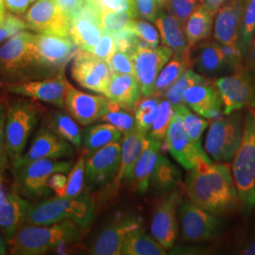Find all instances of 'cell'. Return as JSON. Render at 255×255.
<instances>
[{"label": "cell", "instance_id": "f1b7e54d", "mask_svg": "<svg viewBox=\"0 0 255 255\" xmlns=\"http://www.w3.org/2000/svg\"><path fill=\"white\" fill-rule=\"evenodd\" d=\"M155 22L160 29L163 45L171 49L173 54H182L191 48L180 20L168 14L159 13Z\"/></svg>", "mask_w": 255, "mask_h": 255}, {"label": "cell", "instance_id": "6f0895ef", "mask_svg": "<svg viewBox=\"0 0 255 255\" xmlns=\"http://www.w3.org/2000/svg\"><path fill=\"white\" fill-rule=\"evenodd\" d=\"M239 255H255V238L249 240L240 248Z\"/></svg>", "mask_w": 255, "mask_h": 255}, {"label": "cell", "instance_id": "1f68e13d", "mask_svg": "<svg viewBox=\"0 0 255 255\" xmlns=\"http://www.w3.org/2000/svg\"><path fill=\"white\" fill-rule=\"evenodd\" d=\"M181 179L182 173L180 169L165 156L160 154L155 164L149 185L155 191L164 193L174 189L181 182Z\"/></svg>", "mask_w": 255, "mask_h": 255}, {"label": "cell", "instance_id": "7dc6e473", "mask_svg": "<svg viewBox=\"0 0 255 255\" xmlns=\"http://www.w3.org/2000/svg\"><path fill=\"white\" fill-rule=\"evenodd\" d=\"M131 28L138 37L145 41L150 47L155 48L159 45V34L156 28L149 23L144 21H133Z\"/></svg>", "mask_w": 255, "mask_h": 255}, {"label": "cell", "instance_id": "ab89813d", "mask_svg": "<svg viewBox=\"0 0 255 255\" xmlns=\"http://www.w3.org/2000/svg\"><path fill=\"white\" fill-rule=\"evenodd\" d=\"M255 30V0H246L240 28L239 46L244 58L254 39Z\"/></svg>", "mask_w": 255, "mask_h": 255}, {"label": "cell", "instance_id": "003e7915", "mask_svg": "<svg viewBox=\"0 0 255 255\" xmlns=\"http://www.w3.org/2000/svg\"></svg>", "mask_w": 255, "mask_h": 255}, {"label": "cell", "instance_id": "6125c7cd", "mask_svg": "<svg viewBox=\"0 0 255 255\" xmlns=\"http://www.w3.org/2000/svg\"><path fill=\"white\" fill-rule=\"evenodd\" d=\"M4 185V175H3V168H0V190L3 189Z\"/></svg>", "mask_w": 255, "mask_h": 255}, {"label": "cell", "instance_id": "94428289", "mask_svg": "<svg viewBox=\"0 0 255 255\" xmlns=\"http://www.w3.org/2000/svg\"><path fill=\"white\" fill-rule=\"evenodd\" d=\"M5 4H4V0H0V25L3 23L4 19H5Z\"/></svg>", "mask_w": 255, "mask_h": 255}, {"label": "cell", "instance_id": "91938a15", "mask_svg": "<svg viewBox=\"0 0 255 255\" xmlns=\"http://www.w3.org/2000/svg\"><path fill=\"white\" fill-rule=\"evenodd\" d=\"M7 249H8L7 239L0 231V255H6L7 254Z\"/></svg>", "mask_w": 255, "mask_h": 255}, {"label": "cell", "instance_id": "d4e9b609", "mask_svg": "<svg viewBox=\"0 0 255 255\" xmlns=\"http://www.w3.org/2000/svg\"><path fill=\"white\" fill-rule=\"evenodd\" d=\"M146 138V146L137 160L132 175L128 181L131 188L140 194L146 193L148 189L155 164L163 146V142L150 139L147 136Z\"/></svg>", "mask_w": 255, "mask_h": 255}, {"label": "cell", "instance_id": "f907efd6", "mask_svg": "<svg viewBox=\"0 0 255 255\" xmlns=\"http://www.w3.org/2000/svg\"><path fill=\"white\" fill-rule=\"evenodd\" d=\"M158 0H135L136 12L143 18L153 21L159 14Z\"/></svg>", "mask_w": 255, "mask_h": 255}, {"label": "cell", "instance_id": "7a4b0ae2", "mask_svg": "<svg viewBox=\"0 0 255 255\" xmlns=\"http://www.w3.org/2000/svg\"><path fill=\"white\" fill-rule=\"evenodd\" d=\"M86 229L71 220L50 225L26 224L7 241L8 249L11 255H44L61 244L79 241Z\"/></svg>", "mask_w": 255, "mask_h": 255}, {"label": "cell", "instance_id": "2e32d148", "mask_svg": "<svg viewBox=\"0 0 255 255\" xmlns=\"http://www.w3.org/2000/svg\"><path fill=\"white\" fill-rule=\"evenodd\" d=\"M181 201V193L174 190L160 201L155 208L150 232L152 237L166 250L173 247L177 238L178 221L176 215Z\"/></svg>", "mask_w": 255, "mask_h": 255}, {"label": "cell", "instance_id": "603a6c76", "mask_svg": "<svg viewBox=\"0 0 255 255\" xmlns=\"http://www.w3.org/2000/svg\"><path fill=\"white\" fill-rule=\"evenodd\" d=\"M71 153L72 147L68 141L59 136L54 131L42 128L37 133L30 147L23 155L16 167L39 159H60Z\"/></svg>", "mask_w": 255, "mask_h": 255}, {"label": "cell", "instance_id": "4316f807", "mask_svg": "<svg viewBox=\"0 0 255 255\" xmlns=\"http://www.w3.org/2000/svg\"><path fill=\"white\" fill-rule=\"evenodd\" d=\"M30 204L21 199L17 192H9V195L0 206V231L7 241L16 233L27 215Z\"/></svg>", "mask_w": 255, "mask_h": 255}, {"label": "cell", "instance_id": "9f6ffc18", "mask_svg": "<svg viewBox=\"0 0 255 255\" xmlns=\"http://www.w3.org/2000/svg\"><path fill=\"white\" fill-rule=\"evenodd\" d=\"M246 68L251 73H255V35L246 55Z\"/></svg>", "mask_w": 255, "mask_h": 255}, {"label": "cell", "instance_id": "f5cc1de1", "mask_svg": "<svg viewBox=\"0 0 255 255\" xmlns=\"http://www.w3.org/2000/svg\"><path fill=\"white\" fill-rule=\"evenodd\" d=\"M67 183V177L63 172L52 174L48 179L47 186L56 193L57 196L62 197Z\"/></svg>", "mask_w": 255, "mask_h": 255}, {"label": "cell", "instance_id": "836d02e7", "mask_svg": "<svg viewBox=\"0 0 255 255\" xmlns=\"http://www.w3.org/2000/svg\"><path fill=\"white\" fill-rule=\"evenodd\" d=\"M213 14L204 6L192 12L185 25V34L189 46L208 38L212 30Z\"/></svg>", "mask_w": 255, "mask_h": 255}, {"label": "cell", "instance_id": "03108f58", "mask_svg": "<svg viewBox=\"0 0 255 255\" xmlns=\"http://www.w3.org/2000/svg\"><path fill=\"white\" fill-rule=\"evenodd\" d=\"M199 1H200V2H203V1H204V0H199Z\"/></svg>", "mask_w": 255, "mask_h": 255}, {"label": "cell", "instance_id": "52a82bcc", "mask_svg": "<svg viewBox=\"0 0 255 255\" xmlns=\"http://www.w3.org/2000/svg\"><path fill=\"white\" fill-rule=\"evenodd\" d=\"M223 101V115L228 116L244 107H255V79L244 67L215 82Z\"/></svg>", "mask_w": 255, "mask_h": 255}, {"label": "cell", "instance_id": "6da1fadb", "mask_svg": "<svg viewBox=\"0 0 255 255\" xmlns=\"http://www.w3.org/2000/svg\"><path fill=\"white\" fill-rule=\"evenodd\" d=\"M184 189L192 203L216 216L232 211L239 201L228 164L201 162L186 175Z\"/></svg>", "mask_w": 255, "mask_h": 255}, {"label": "cell", "instance_id": "7c38bea8", "mask_svg": "<svg viewBox=\"0 0 255 255\" xmlns=\"http://www.w3.org/2000/svg\"><path fill=\"white\" fill-rule=\"evenodd\" d=\"M30 66L39 67L34 34L20 31L0 47V72L17 73Z\"/></svg>", "mask_w": 255, "mask_h": 255}, {"label": "cell", "instance_id": "816d5d0a", "mask_svg": "<svg viewBox=\"0 0 255 255\" xmlns=\"http://www.w3.org/2000/svg\"><path fill=\"white\" fill-rule=\"evenodd\" d=\"M5 120L6 116L4 110L0 107V168H5L8 163L9 155L6 148V139H5Z\"/></svg>", "mask_w": 255, "mask_h": 255}, {"label": "cell", "instance_id": "3957f363", "mask_svg": "<svg viewBox=\"0 0 255 255\" xmlns=\"http://www.w3.org/2000/svg\"><path fill=\"white\" fill-rule=\"evenodd\" d=\"M94 217V204L87 196L63 198L57 196L49 200L30 205L24 219V224L50 225L71 220L84 228H88Z\"/></svg>", "mask_w": 255, "mask_h": 255}, {"label": "cell", "instance_id": "8fae6325", "mask_svg": "<svg viewBox=\"0 0 255 255\" xmlns=\"http://www.w3.org/2000/svg\"><path fill=\"white\" fill-rule=\"evenodd\" d=\"M172 54V50L164 46L155 48L147 45L138 46L133 54V62L135 77L143 97L153 94L156 79Z\"/></svg>", "mask_w": 255, "mask_h": 255}, {"label": "cell", "instance_id": "83f0119b", "mask_svg": "<svg viewBox=\"0 0 255 255\" xmlns=\"http://www.w3.org/2000/svg\"><path fill=\"white\" fill-rule=\"evenodd\" d=\"M192 61L199 72L207 76H216L224 70H231L222 46L213 42L201 44L197 48Z\"/></svg>", "mask_w": 255, "mask_h": 255}, {"label": "cell", "instance_id": "8992f818", "mask_svg": "<svg viewBox=\"0 0 255 255\" xmlns=\"http://www.w3.org/2000/svg\"><path fill=\"white\" fill-rule=\"evenodd\" d=\"M35 107L25 101H19L9 107L5 120L6 148L12 165L16 167L24 149L27 146V139L37 123Z\"/></svg>", "mask_w": 255, "mask_h": 255}, {"label": "cell", "instance_id": "d6a6232c", "mask_svg": "<svg viewBox=\"0 0 255 255\" xmlns=\"http://www.w3.org/2000/svg\"><path fill=\"white\" fill-rule=\"evenodd\" d=\"M166 251L154 237H149L141 228L134 231L128 237L122 247L121 255H164Z\"/></svg>", "mask_w": 255, "mask_h": 255}, {"label": "cell", "instance_id": "f35d334b", "mask_svg": "<svg viewBox=\"0 0 255 255\" xmlns=\"http://www.w3.org/2000/svg\"><path fill=\"white\" fill-rule=\"evenodd\" d=\"M173 108L170 102L166 99L162 100L159 106L157 117L149 131L147 132V137L160 142H164L168 128L170 126L171 120L173 118Z\"/></svg>", "mask_w": 255, "mask_h": 255}, {"label": "cell", "instance_id": "e575fe53", "mask_svg": "<svg viewBox=\"0 0 255 255\" xmlns=\"http://www.w3.org/2000/svg\"><path fill=\"white\" fill-rule=\"evenodd\" d=\"M139 100L134 108L136 127L140 131L147 134L157 117L162 98L157 95H150Z\"/></svg>", "mask_w": 255, "mask_h": 255}, {"label": "cell", "instance_id": "cb8c5ba5", "mask_svg": "<svg viewBox=\"0 0 255 255\" xmlns=\"http://www.w3.org/2000/svg\"><path fill=\"white\" fill-rule=\"evenodd\" d=\"M104 95L108 100L119 103L127 111H134L135 105L142 96L134 75L119 73H112L109 85Z\"/></svg>", "mask_w": 255, "mask_h": 255}, {"label": "cell", "instance_id": "d590c367", "mask_svg": "<svg viewBox=\"0 0 255 255\" xmlns=\"http://www.w3.org/2000/svg\"><path fill=\"white\" fill-rule=\"evenodd\" d=\"M206 81H208V79L196 73L192 69H189L169 87V89L165 92L164 98L170 102L173 111H175L182 106L186 105L184 102L183 96L185 91L190 86L206 82Z\"/></svg>", "mask_w": 255, "mask_h": 255}, {"label": "cell", "instance_id": "681fc988", "mask_svg": "<svg viewBox=\"0 0 255 255\" xmlns=\"http://www.w3.org/2000/svg\"><path fill=\"white\" fill-rule=\"evenodd\" d=\"M101 11H136L135 0H98Z\"/></svg>", "mask_w": 255, "mask_h": 255}, {"label": "cell", "instance_id": "8d00e7d4", "mask_svg": "<svg viewBox=\"0 0 255 255\" xmlns=\"http://www.w3.org/2000/svg\"><path fill=\"white\" fill-rule=\"evenodd\" d=\"M52 126L55 132L64 138L76 147H81L82 144V130L77 121L63 112H55L52 115Z\"/></svg>", "mask_w": 255, "mask_h": 255}, {"label": "cell", "instance_id": "bcb514c9", "mask_svg": "<svg viewBox=\"0 0 255 255\" xmlns=\"http://www.w3.org/2000/svg\"><path fill=\"white\" fill-rule=\"evenodd\" d=\"M116 51H117V42H116L115 35L109 31L105 30L101 36V40L94 47L91 53L107 62Z\"/></svg>", "mask_w": 255, "mask_h": 255}, {"label": "cell", "instance_id": "be15d7a7", "mask_svg": "<svg viewBox=\"0 0 255 255\" xmlns=\"http://www.w3.org/2000/svg\"><path fill=\"white\" fill-rule=\"evenodd\" d=\"M158 2L160 3V5H163L164 2H166V0H158Z\"/></svg>", "mask_w": 255, "mask_h": 255}, {"label": "cell", "instance_id": "d6986e66", "mask_svg": "<svg viewBox=\"0 0 255 255\" xmlns=\"http://www.w3.org/2000/svg\"><path fill=\"white\" fill-rule=\"evenodd\" d=\"M121 159L119 142L111 143L90 154L86 160L85 179L89 184L101 185L111 181L119 172Z\"/></svg>", "mask_w": 255, "mask_h": 255}, {"label": "cell", "instance_id": "74e56055", "mask_svg": "<svg viewBox=\"0 0 255 255\" xmlns=\"http://www.w3.org/2000/svg\"><path fill=\"white\" fill-rule=\"evenodd\" d=\"M174 113L177 114L182 119L184 128L191 138L194 145L197 146L198 149L201 152H206L205 149H203L201 146V137L205 128L208 127L209 122L205 119H201L198 116L194 115L187 108L186 105L175 110Z\"/></svg>", "mask_w": 255, "mask_h": 255}, {"label": "cell", "instance_id": "db71d44e", "mask_svg": "<svg viewBox=\"0 0 255 255\" xmlns=\"http://www.w3.org/2000/svg\"><path fill=\"white\" fill-rule=\"evenodd\" d=\"M33 1L34 0H4V4L9 11L20 14L24 12Z\"/></svg>", "mask_w": 255, "mask_h": 255}, {"label": "cell", "instance_id": "9a60e30c", "mask_svg": "<svg viewBox=\"0 0 255 255\" xmlns=\"http://www.w3.org/2000/svg\"><path fill=\"white\" fill-rule=\"evenodd\" d=\"M64 108L80 125L89 126L109 112L110 100L79 91L70 84L64 100Z\"/></svg>", "mask_w": 255, "mask_h": 255}, {"label": "cell", "instance_id": "277c9868", "mask_svg": "<svg viewBox=\"0 0 255 255\" xmlns=\"http://www.w3.org/2000/svg\"><path fill=\"white\" fill-rule=\"evenodd\" d=\"M233 177L238 200L247 209L255 207V108L248 107L244 115L241 144L234 157Z\"/></svg>", "mask_w": 255, "mask_h": 255}, {"label": "cell", "instance_id": "4dcf8cb0", "mask_svg": "<svg viewBox=\"0 0 255 255\" xmlns=\"http://www.w3.org/2000/svg\"><path fill=\"white\" fill-rule=\"evenodd\" d=\"M122 132L110 123H102L87 128L82 135V147L87 154H92L111 143L119 142Z\"/></svg>", "mask_w": 255, "mask_h": 255}, {"label": "cell", "instance_id": "44dd1931", "mask_svg": "<svg viewBox=\"0 0 255 255\" xmlns=\"http://www.w3.org/2000/svg\"><path fill=\"white\" fill-rule=\"evenodd\" d=\"M246 0H229L217 14L214 36L221 45L239 46L240 28Z\"/></svg>", "mask_w": 255, "mask_h": 255}, {"label": "cell", "instance_id": "e7e4bbea", "mask_svg": "<svg viewBox=\"0 0 255 255\" xmlns=\"http://www.w3.org/2000/svg\"><path fill=\"white\" fill-rule=\"evenodd\" d=\"M86 1H90V2H96V3H98V0H86Z\"/></svg>", "mask_w": 255, "mask_h": 255}, {"label": "cell", "instance_id": "ba28073f", "mask_svg": "<svg viewBox=\"0 0 255 255\" xmlns=\"http://www.w3.org/2000/svg\"><path fill=\"white\" fill-rule=\"evenodd\" d=\"M27 27L44 34L69 36L70 18L56 0H38L25 15Z\"/></svg>", "mask_w": 255, "mask_h": 255}, {"label": "cell", "instance_id": "e0dca14e", "mask_svg": "<svg viewBox=\"0 0 255 255\" xmlns=\"http://www.w3.org/2000/svg\"><path fill=\"white\" fill-rule=\"evenodd\" d=\"M70 83L65 79L64 71L59 72L54 78L42 81L21 82L7 85V90L16 95L32 98L34 100L54 104L64 108V100Z\"/></svg>", "mask_w": 255, "mask_h": 255}, {"label": "cell", "instance_id": "484cf974", "mask_svg": "<svg viewBox=\"0 0 255 255\" xmlns=\"http://www.w3.org/2000/svg\"><path fill=\"white\" fill-rule=\"evenodd\" d=\"M146 134L135 128L124 134L121 146V159L119 172L115 178V183L123 181L128 182L137 160L143 152L146 144Z\"/></svg>", "mask_w": 255, "mask_h": 255}, {"label": "cell", "instance_id": "c3c4849f", "mask_svg": "<svg viewBox=\"0 0 255 255\" xmlns=\"http://www.w3.org/2000/svg\"><path fill=\"white\" fill-rule=\"evenodd\" d=\"M25 28H27V24L22 19L10 13L6 14L3 23L0 25V44L5 39L15 35Z\"/></svg>", "mask_w": 255, "mask_h": 255}, {"label": "cell", "instance_id": "f6af8a7d", "mask_svg": "<svg viewBox=\"0 0 255 255\" xmlns=\"http://www.w3.org/2000/svg\"><path fill=\"white\" fill-rule=\"evenodd\" d=\"M169 13L182 22L189 18L192 12L198 8L196 0H166Z\"/></svg>", "mask_w": 255, "mask_h": 255}, {"label": "cell", "instance_id": "5bb4252c", "mask_svg": "<svg viewBox=\"0 0 255 255\" xmlns=\"http://www.w3.org/2000/svg\"><path fill=\"white\" fill-rule=\"evenodd\" d=\"M34 46L38 66L59 71H64V66L78 52V46L70 37L34 34Z\"/></svg>", "mask_w": 255, "mask_h": 255}, {"label": "cell", "instance_id": "7402d4cb", "mask_svg": "<svg viewBox=\"0 0 255 255\" xmlns=\"http://www.w3.org/2000/svg\"><path fill=\"white\" fill-rule=\"evenodd\" d=\"M183 99L186 106L205 119H219L223 115V101L216 84L209 80L190 86Z\"/></svg>", "mask_w": 255, "mask_h": 255}, {"label": "cell", "instance_id": "f546056e", "mask_svg": "<svg viewBox=\"0 0 255 255\" xmlns=\"http://www.w3.org/2000/svg\"><path fill=\"white\" fill-rule=\"evenodd\" d=\"M193 65L191 50H187L182 54H172L171 60L159 73L155 82L153 94L164 98L165 92L177 82Z\"/></svg>", "mask_w": 255, "mask_h": 255}, {"label": "cell", "instance_id": "4fadbf2b", "mask_svg": "<svg viewBox=\"0 0 255 255\" xmlns=\"http://www.w3.org/2000/svg\"><path fill=\"white\" fill-rule=\"evenodd\" d=\"M164 142L174 159L187 170L195 168L201 162L212 164L207 153L201 152L194 145L184 128L182 119L175 113Z\"/></svg>", "mask_w": 255, "mask_h": 255}, {"label": "cell", "instance_id": "30bf717a", "mask_svg": "<svg viewBox=\"0 0 255 255\" xmlns=\"http://www.w3.org/2000/svg\"><path fill=\"white\" fill-rule=\"evenodd\" d=\"M71 75L83 88L104 94L111 81L112 70L106 61L81 49L75 55Z\"/></svg>", "mask_w": 255, "mask_h": 255}, {"label": "cell", "instance_id": "9c48e42d", "mask_svg": "<svg viewBox=\"0 0 255 255\" xmlns=\"http://www.w3.org/2000/svg\"><path fill=\"white\" fill-rule=\"evenodd\" d=\"M182 237L190 242L208 240L218 235L220 219L216 215L195 205L191 201L181 203L178 207Z\"/></svg>", "mask_w": 255, "mask_h": 255}, {"label": "cell", "instance_id": "ffe728a7", "mask_svg": "<svg viewBox=\"0 0 255 255\" xmlns=\"http://www.w3.org/2000/svg\"><path fill=\"white\" fill-rule=\"evenodd\" d=\"M141 228V220L136 217H123L117 219L97 237L92 247V255H121L122 247L128 237Z\"/></svg>", "mask_w": 255, "mask_h": 255}, {"label": "cell", "instance_id": "7bdbcfd3", "mask_svg": "<svg viewBox=\"0 0 255 255\" xmlns=\"http://www.w3.org/2000/svg\"><path fill=\"white\" fill-rule=\"evenodd\" d=\"M85 166L86 159L84 156H81L70 170L65 189L62 195L63 198H76L81 195L85 179Z\"/></svg>", "mask_w": 255, "mask_h": 255}, {"label": "cell", "instance_id": "ee69618b", "mask_svg": "<svg viewBox=\"0 0 255 255\" xmlns=\"http://www.w3.org/2000/svg\"><path fill=\"white\" fill-rule=\"evenodd\" d=\"M112 73L131 74L135 76L133 57L126 52L117 50L107 61Z\"/></svg>", "mask_w": 255, "mask_h": 255}, {"label": "cell", "instance_id": "680465c9", "mask_svg": "<svg viewBox=\"0 0 255 255\" xmlns=\"http://www.w3.org/2000/svg\"><path fill=\"white\" fill-rule=\"evenodd\" d=\"M226 1L227 0H206L204 7L214 15L219 10V7Z\"/></svg>", "mask_w": 255, "mask_h": 255}, {"label": "cell", "instance_id": "60d3db41", "mask_svg": "<svg viewBox=\"0 0 255 255\" xmlns=\"http://www.w3.org/2000/svg\"><path fill=\"white\" fill-rule=\"evenodd\" d=\"M118 128L119 130L125 134L136 128V121L127 110L123 109L119 103L110 101L109 112L101 119Z\"/></svg>", "mask_w": 255, "mask_h": 255}, {"label": "cell", "instance_id": "ac0fdd59", "mask_svg": "<svg viewBox=\"0 0 255 255\" xmlns=\"http://www.w3.org/2000/svg\"><path fill=\"white\" fill-rule=\"evenodd\" d=\"M72 168L70 162H59L57 159H39L20 165L15 169L22 188L29 194H40L47 190V182L56 172L67 173Z\"/></svg>", "mask_w": 255, "mask_h": 255}, {"label": "cell", "instance_id": "11a10c76", "mask_svg": "<svg viewBox=\"0 0 255 255\" xmlns=\"http://www.w3.org/2000/svg\"><path fill=\"white\" fill-rule=\"evenodd\" d=\"M56 1L61 6V8L67 13L69 18L76 10H78L82 7L85 2V0H56Z\"/></svg>", "mask_w": 255, "mask_h": 255}, {"label": "cell", "instance_id": "b9f144b4", "mask_svg": "<svg viewBox=\"0 0 255 255\" xmlns=\"http://www.w3.org/2000/svg\"><path fill=\"white\" fill-rule=\"evenodd\" d=\"M136 11H101V24L104 30L116 33L131 27Z\"/></svg>", "mask_w": 255, "mask_h": 255}, {"label": "cell", "instance_id": "5b68a950", "mask_svg": "<svg viewBox=\"0 0 255 255\" xmlns=\"http://www.w3.org/2000/svg\"><path fill=\"white\" fill-rule=\"evenodd\" d=\"M244 129V116L237 111L226 118H219L210 124L204 147L217 162H230L241 144Z\"/></svg>", "mask_w": 255, "mask_h": 255}]
</instances>
